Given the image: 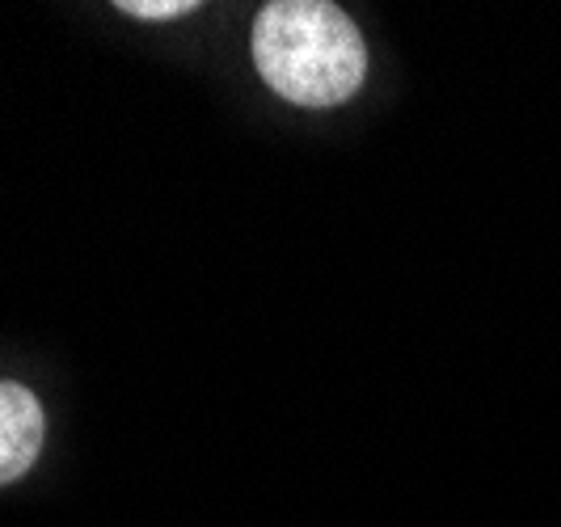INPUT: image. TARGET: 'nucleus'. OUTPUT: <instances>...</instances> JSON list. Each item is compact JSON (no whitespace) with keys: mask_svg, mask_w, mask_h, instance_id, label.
Wrapping results in <instances>:
<instances>
[{"mask_svg":"<svg viewBox=\"0 0 561 527\" xmlns=\"http://www.w3.org/2000/svg\"><path fill=\"white\" fill-rule=\"evenodd\" d=\"M195 0H123L118 13H131V18H148V22H165V18H186L195 13Z\"/></svg>","mask_w":561,"mask_h":527,"instance_id":"obj_3","label":"nucleus"},{"mask_svg":"<svg viewBox=\"0 0 561 527\" xmlns=\"http://www.w3.org/2000/svg\"><path fill=\"white\" fill-rule=\"evenodd\" d=\"M43 447V405L13 380H0V485L18 481Z\"/></svg>","mask_w":561,"mask_h":527,"instance_id":"obj_2","label":"nucleus"},{"mask_svg":"<svg viewBox=\"0 0 561 527\" xmlns=\"http://www.w3.org/2000/svg\"><path fill=\"white\" fill-rule=\"evenodd\" d=\"M253 64L291 106H342L367 77L359 26L330 0H275L253 18Z\"/></svg>","mask_w":561,"mask_h":527,"instance_id":"obj_1","label":"nucleus"}]
</instances>
